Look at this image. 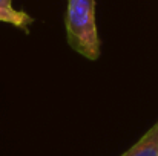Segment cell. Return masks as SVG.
I'll return each instance as SVG.
<instances>
[{
	"label": "cell",
	"instance_id": "obj_1",
	"mask_svg": "<svg viewBox=\"0 0 158 156\" xmlns=\"http://www.w3.org/2000/svg\"><path fill=\"white\" fill-rule=\"evenodd\" d=\"M64 23L69 46L88 60H97L100 38L95 23V0H68Z\"/></svg>",
	"mask_w": 158,
	"mask_h": 156
},
{
	"label": "cell",
	"instance_id": "obj_2",
	"mask_svg": "<svg viewBox=\"0 0 158 156\" xmlns=\"http://www.w3.org/2000/svg\"><path fill=\"white\" fill-rule=\"evenodd\" d=\"M121 156H158V121Z\"/></svg>",
	"mask_w": 158,
	"mask_h": 156
},
{
	"label": "cell",
	"instance_id": "obj_3",
	"mask_svg": "<svg viewBox=\"0 0 158 156\" xmlns=\"http://www.w3.org/2000/svg\"><path fill=\"white\" fill-rule=\"evenodd\" d=\"M0 22L28 31L29 25L34 20L29 14L15 9L12 6V0H0Z\"/></svg>",
	"mask_w": 158,
	"mask_h": 156
}]
</instances>
